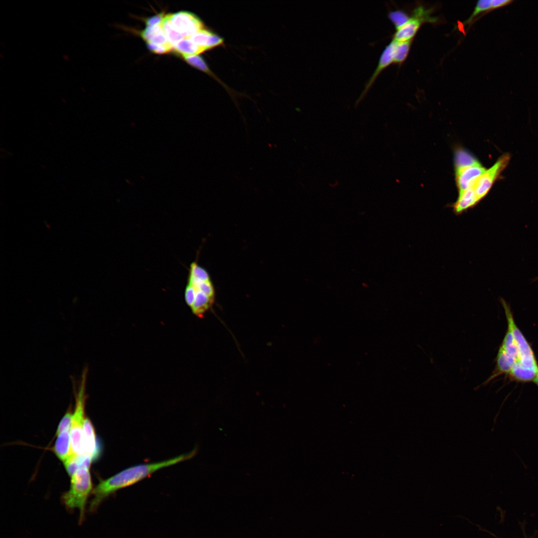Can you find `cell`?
<instances>
[{
	"label": "cell",
	"mask_w": 538,
	"mask_h": 538,
	"mask_svg": "<svg viewBox=\"0 0 538 538\" xmlns=\"http://www.w3.org/2000/svg\"><path fill=\"white\" fill-rule=\"evenodd\" d=\"M501 303L507 320L508 329L513 334L519 352L520 361L516 364L538 371V362L532 348L517 326L509 306L503 299H501Z\"/></svg>",
	"instance_id": "obj_4"
},
{
	"label": "cell",
	"mask_w": 538,
	"mask_h": 538,
	"mask_svg": "<svg viewBox=\"0 0 538 538\" xmlns=\"http://www.w3.org/2000/svg\"><path fill=\"white\" fill-rule=\"evenodd\" d=\"M140 36L146 43L159 46H173L170 43L164 32L161 23L151 27H146Z\"/></svg>",
	"instance_id": "obj_13"
},
{
	"label": "cell",
	"mask_w": 538,
	"mask_h": 538,
	"mask_svg": "<svg viewBox=\"0 0 538 538\" xmlns=\"http://www.w3.org/2000/svg\"><path fill=\"white\" fill-rule=\"evenodd\" d=\"M510 160V155L506 153L501 156L497 161L477 180L472 186L479 201L488 193L493 184Z\"/></svg>",
	"instance_id": "obj_6"
},
{
	"label": "cell",
	"mask_w": 538,
	"mask_h": 538,
	"mask_svg": "<svg viewBox=\"0 0 538 538\" xmlns=\"http://www.w3.org/2000/svg\"><path fill=\"white\" fill-rule=\"evenodd\" d=\"M431 10L420 6L415 8L412 15L401 27L396 30L393 35V40L397 42L412 40L423 23L432 22L436 20L430 16Z\"/></svg>",
	"instance_id": "obj_5"
},
{
	"label": "cell",
	"mask_w": 538,
	"mask_h": 538,
	"mask_svg": "<svg viewBox=\"0 0 538 538\" xmlns=\"http://www.w3.org/2000/svg\"><path fill=\"white\" fill-rule=\"evenodd\" d=\"M184 60L189 64L201 71L209 73V68L203 59L198 55L182 56Z\"/></svg>",
	"instance_id": "obj_24"
},
{
	"label": "cell",
	"mask_w": 538,
	"mask_h": 538,
	"mask_svg": "<svg viewBox=\"0 0 538 538\" xmlns=\"http://www.w3.org/2000/svg\"><path fill=\"white\" fill-rule=\"evenodd\" d=\"M161 25L168 42L174 45L182 39L183 36L172 27L169 14L165 15L161 22Z\"/></svg>",
	"instance_id": "obj_20"
},
{
	"label": "cell",
	"mask_w": 538,
	"mask_h": 538,
	"mask_svg": "<svg viewBox=\"0 0 538 538\" xmlns=\"http://www.w3.org/2000/svg\"><path fill=\"white\" fill-rule=\"evenodd\" d=\"M87 372V368L86 367L82 372L78 390L76 393V407L70 429L72 452L77 456H81L84 454V411Z\"/></svg>",
	"instance_id": "obj_3"
},
{
	"label": "cell",
	"mask_w": 538,
	"mask_h": 538,
	"mask_svg": "<svg viewBox=\"0 0 538 538\" xmlns=\"http://www.w3.org/2000/svg\"><path fill=\"white\" fill-rule=\"evenodd\" d=\"M194 43L206 50L219 45L223 39L207 30L202 29L189 37Z\"/></svg>",
	"instance_id": "obj_15"
},
{
	"label": "cell",
	"mask_w": 538,
	"mask_h": 538,
	"mask_svg": "<svg viewBox=\"0 0 538 538\" xmlns=\"http://www.w3.org/2000/svg\"><path fill=\"white\" fill-rule=\"evenodd\" d=\"M164 16L162 13L147 18L145 21L146 27H151L161 23Z\"/></svg>",
	"instance_id": "obj_27"
},
{
	"label": "cell",
	"mask_w": 538,
	"mask_h": 538,
	"mask_svg": "<svg viewBox=\"0 0 538 538\" xmlns=\"http://www.w3.org/2000/svg\"><path fill=\"white\" fill-rule=\"evenodd\" d=\"M92 491L89 468L84 467L71 477L70 488L62 496V502L68 510L77 508L79 510L80 522L84 519L87 499Z\"/></svg>",
	"instance_id": "obj_2"
},
{
	"label": "cell",
	"mask_w": 538,
	"mask_h": 538,
	"mask_svg": "<svg viewBox=\"0 0 538 538\" xmlns=\"http://www.w3.org/2000/svg\"><path fill=\"white\" fill-rule=\"evenodd\" d=\"M63 464L68 474L71 477L81 468L80 456L72 453Z\"/></svg>",
	"instance_id": "obj_23"
},
{
	"label": "cell",
	"mask_w": 538,
	"mask_h": 538,
	"mask_svg": "<svg viewBox=\"0 0 538 538\" xmlns=\"http://www.w3.org/2000/svg\"><path fill=\"white\" fill-rule=\"evenodd\" d=\"M169 16L172 27L183 38H189L203 29L202 21L191 12L179 11Z\"/></svg>",
	"instance_id": "obj_7"
},
{
	"label": "cell",
	"mask_w": 538,
	"mask_h": 538,
	"mask_svg": "<svg viewBox=\"0 0 538 538\" xmlns=\"http://www.w3.org/2000/svg\"><path fill=\"white\" fill-rule=\"evenodd\" d=\"M193 289L195 292L194 301L190 307L192 312L199 317H202L204 313L212 306L214 300L209 298L202 291L192 284L187 283Z\"/></svg>",
	"instance_id": "obj_16"
},
{
	"label": "cell",
	"mask_w": 538,
	"mask_h": 538,
	"mask_svg": "<svg viewBox=\"0 0 538 538\" xmlns=\"http://www.w3.org/2000/svg\"><path fill=\"white\" fill-rule=\"evenodd\" d=\"M395 41L392 40L384 49L380 56L378 65L372 76L366 83L364 89L357 100L359 102L365 96L380 73L394 63Z\"/></svg>",
	"instance_id": "obj_9"
},
{
	"label": "cell",
	"mask_w": 538,
	"mask_h": 538,
	"mask_svg": "<svg viewBox=\"0 0 538 538\" xmlns=\"http://www.w3.org/2000/svg\"><path fill=\"white\" fill-rule=\"evenodd\" d=\"M533 382L538 387V373L537 374V375L536 377H535V379L533 380Z\"/></svg>",
	"instance_id": "obj_29"
},
{
	"label": "cell",
	"mask_w": 538,
	"mask_h": 538,
	"mask_svg": "<svg viewBox=\"0 0 538 538\" xmlns=\"http://www.w3.org/2000/svg\"><path fill=\"white\" fill-rule=\"evenodd\" d=\"M512 1L511 0H492V10L508 5Z\"/></svg>",
	"instance_id": "obj_28"
},
{
	"label": "cell",
	"mask_w": 538,
	"mask_h": 538,
	"mask_svg": "<svg viewBox=\"0 0 538 538\" xmlns=\"http://www.w3.org/2000/svg\"><path fill=\"white\" fill-rule=\"evenodd\" d=\"M146 44L148 49L150 51L156 54L166 53L173 49V46H159L150 43H146Z\"/></svg>",
	"instance_id": "obj_26"
},
{
	"label": "cell",
	"mask_w": 538,
	"mask_h": 538,
	"mask_svg": "<svg viewBox=\"0 0 538 538\" xmlns=\"http://www.w3.org/2000/svg\"><path fill=\"white\" fill-rule=\"evenodd\" d=\"M173 49L182 56L198 55L206 50L189 38H183L173 45Z\"/></svg>",
	"instance_id": "obj_17"
},
{
	"label": "cell",
	"mask_w": 538,
	"mask_h": 538,
	"mask_svg": "<svg viewBox=\"0 0 538 538\" xmlns=\"http://www.w3.org/2000/svg\"><path fill=\"white\" fill-rule=\"evenodd\" d=\"M496 367L492 375L484 383L486 385L490 381L503 374H509L515 364V361L512 359L500 347L496 358Z\"/></svg>",
	"instance_id": "obj_11"
},
{
	"label": "cell",
	"mask_w": 538,
	"mask_h": 538,
	"mask_svg": "<svg viewBox=\"0 0 538 538\" xmlns=\"http://www.w3.org/2000/svg\"><path fill=\"white\" fill-rule=\"evenodd\" d=\"M70 429L61 432L56 440L53 451L63 463L73 453L71 449Z\"/></svg>",
	"instance_id": "obj_14"
},
{
	"label": "cell",
	"mask_w": 538,
	"mask_h": 538,
	"mask_svg": "<svg viewBox=\"0 0 538 538\" xmlns=\"http://www.w3.org/2000/svg\"><path fill=\"white\" fill-rule=\"evenodd\" d=\"M486 170L479 162L473 165L455 168L458 195L472 186Z\"/></svg>",
	"instance_id": "obj_8"
},
{
	"label": "cell",
	"mask_w": 538,
	"mask_h": 538,
	"mask_svg": "<svg viewBox=\"0 0 538 538\" xmlns=\"http://www.w3.org/2000/svg\"><path fill=\"white\" fill-rule=\"evenodd\" d=\"M479 161L474 156L463 148H458L455 153V168L475 164Z\"/></svg>",
	"instance_id": "obj_19"
},
{
	"label": "cell",
	"mask_w": 538,
	"mask_h": 538,
	"mask_svg": "<svg viewBox=\"0 0 538 538\" xmlns=\"http://www.w3.org/2000/svg\"><path fill=\"white\" fill-rule=\"evenodd\" d=\"M412 40L403 42L394 40L395 41L394 63L401 64L405 61L409 53Z\"/></svg>",
	"instance_id": "obj_18"
},
{
	"label": "cell",
	"mask_w": 538,
	"mask_h": 538,
	"mask_svg": "<svg viewBox=\"0 0 538 538\" xmlns=\"http://www.w3.org/2000/svg\"><path fill=\"white\" fill-rule=\"evenodd\" d=\"M473 187L468 188L458 195L452 208L456 215H460L468 209L474 207L479 202Z\"/></svg>",
	"instance_id": "obj_12"
},
{
	"label": "cell",
	"mask_w": 538,
	"mask_h": 538,
	"mask_svg": "<svg viewBox=\"0 0 538 538\" xmlns=\"http://www.w3.org/2000/svg\"><path fill=\"white\" fill-rule=\"evenodd\" d=\"M388 17L394 24L396 30L401 27L407 21L410 17L406 12L401 10H396L389 12Z\"/></svg>",
	"instance_id": "obj_22"
},
{
	"label": "cell",
	"mask_w": 538,
	"mask_h": 538,
	"mask_svg": "<svg viewBox=\"0 0 538 538\" xmlns=\"http://www.w3.org/2000/svg\"><path fill=\"white\" fill-rule=\"evenodd\" d=\"M100 449L93 425L88 418L84 425V454L83 456L94 460L99 455Z\"/></svg>",
	"instance_id": "obj_10"
},
{
	"label": "cell",
	"mask_w": 538,
	"mask_h": 538,
	"mask_svg": "<svg viewBox=\"0 0 538 538\" xmlns=\"http://www.w3.org/2000/svg\"><path fill=\"white\" fill-rule=\"evenodd\" d=\"M491 10H492V0H480L478 1L474 11L469 18L465 21L464 24L465 25L470 24L478 15L484 12L489 11Z\"/></svg>",
	"instance_id": "obj_21"
},
{
	"label": "cell",
	"mask_w": 538,
	"mask_h": 538,
	"mask_svg": "<svg viewBox=\"0 0 538 538\" xmlns=\"http://www.w3.org/2000/svg\"><path fill=\"white\" fill-rule=\"evenodd\" d=\"M195 453V450H193L161 462L135 465L101 481L92 491L93 497L90 503L89 511H95L106 498L117 491L140 481L158 469L190 458Z\"/></svg>",
	"instance_id": "obj_1"
},
{
	"label": "cell",
	"mask_w": 538,
	"mask_h": 538,
	"mask_svg": "<svg viewBox=\"0 0 538 538\" xmlns=\"http://www.w3.org/2000/svg\"><path fill=\"white\" fill-rule=\"evenodd\" d=\"M73 413L69 409L64 414L60 421L56 432L57 436L64 431L71 428Z\"/></svg>",
	"instance_id": "obj_25"
}]
</instances>
